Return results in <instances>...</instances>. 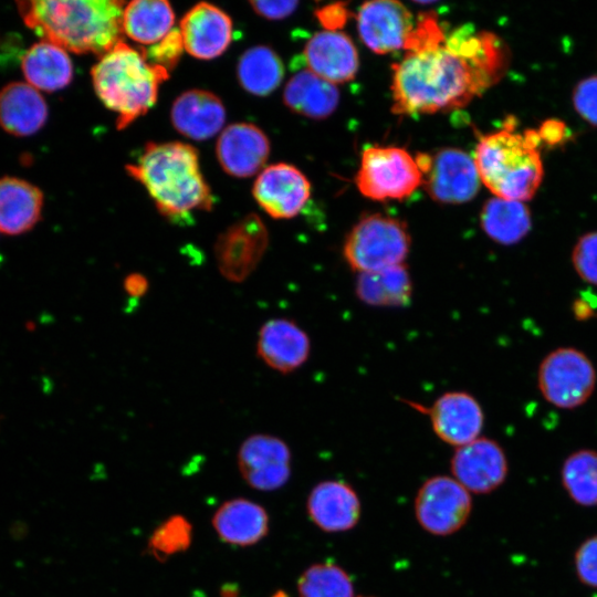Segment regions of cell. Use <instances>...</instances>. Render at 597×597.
I'll return each mask as SVG.
<instances>
[{"label": "cell", "instance_id": "obj_26", "mask_svg": "<svg viewBox=\"0 0 597 597\" xmlns=\"http://www.w3.org/2000/svg\"><path fill=\"white\" fill-rule=\"evenodd\" d=\"M339 98L336 84L307 69L295 73L283 92V101L291 111L314 119L331 116L337 108Z\"/></svg>", "mask_w": 597, "mask_h": 597}, {"label": "cell", "instance_id": "obj_7", "mask_svg": "<svg viewBox=\"0 0 597 597\" xmlns=\"http://www.w3.org/2000/svg\"><path fill=\"white\" fill-rule=\"evenodd\" d=\"M422 172L406 149L373 146L364 149L356 185L373 200L405 199L422 186Z\"/></svg>", "mask_w": 597, "mask_h": 597}, {"label": "cell", "instance_id": "obj_41", "mask_svg": "<svg viewBox=\"0 0 597 597\" xmlns=\"http://www.w3.org/2000/svg\"><path fill=\"white\" fill-rule=\"evenodd\" d=\"M537 133L540 135L541 142L554 146L556 144H559L564 139L566 135V128L562 122L551 119L543 123Z\"/></svg>", "mask_w": 597, "mask_h": 597}, {"label": "cell", "instance_id": "obj_30", "mask_svg": "<svg viewBox=\"0 0 597 597\" xmlns=\"http://www.w3.org/2000/svg\"><path fill=\"white\" fill-rule=\"evenodd\" d=\"M480 221L484 233L503 245L520 242L532 228L531 213L525 203L498 197L485 202Z\"/></svg>", "mask_w": 597, "mask_h": 597}, {"label": "cell", "instance_id": "obj_3", "mask_svg": "<svg viewBox=\"0 0 597 597\" xmlns=\"http://www.w3.org/2000/svg\"><path fill=\"white\" fill-rule=\"evenodd\" d=\"M126 170L171 221L188 222L195 211L212 208L213 196L201 174L198 151L189 144L148 143Z\"/></svg>", "mask_w": 597, "mask_h": 597}, {"label": "cell", "instance_id": "obj_37", "mask_svg": "<svg viewBox=\"0 0 597 597\" xmlns=\"http://www.w3.org/2000/svg\"><path fill=\"white\" fill-rule=\"evenodd\" d=\"M573 104L586 122L597 126V75L578 82L573 92Z\"/></svg>", "mask_w": 597, "mask_h": 597}, {"label": "cell", "instance_id": "obj_44", "mask_svg": "<svg viewBox=\"0 0 597 597\" xmlns=\"http://www.w3.org/2000/svg\"><path fill=\"white\" fill-rule=\"evenodd\" d=\"M359 597H371V596H359Z\"/></svg>", "mask_w": 597, "mask_h": 597}, {"label": "cell", "instance_id": "obj_33", "mask_svg": "<svg viewBox=\"0 0 597 597\" xmlns=\"http://www.w3.org/2000/svg\"><path fill=\"white\" fill-rule=\"evenodd\" d=\"M297 593L298 597H355L350 576L331 561L307 567L297 579Z\"/></svg>", "mask_w": 597, "mask_h": 597}, {"label": "cell", "instance_id": "obj_40", "mask_svg": "<svg viewBox=\"0 0 597 597\" xmlns=\"http://www.w3.org/2000/svg\"><path fill=\"white\" fill-rule=\"evenodd\" d=\"M346 4L345 2H336L325 6L316 10L315 15L326 30L338 31L349 17V10L346 8Z\"/></svg>", "mask_w": 597, "mask_h": 597}, {"label": "cell", "instance_id": "obj_6", "mask_svg": "<svg viewBox=\"0 0 597 597\" xmlns=\"http://www.w3.org/2000/svg\"><path fill=\"white\" fill-rule=\"evenodd\" d=\"M411 244L406 223L373 213L363 217L348 232L343 255L357 274L404 264Z\"/></svg>", "mask_w": 597, "mask_h": 597}, {"label": "cell", "instance_id": "obj_16", "mask_svg": "<svg viewBox=\"0 0 597 597\" xmlns=\"http://www.w3.org/2000/svg\"><path fill=\"white\" fill-rule=\"evenodd\" d=\"M425 411L437 437L455 448L480 437L484 413L479 401L465 391H448Z\"/></svg>", "mask_w": 597, "mask_h": 597}, {"label": "cell", "instance_id": "obj_20", "mask_svg": "<svg viewBox=\"0 0 597 597\" xmlns=\"http://www.w3.org/2000/svg\"><path fill=\"white\" fill-rule=\"evenodd\" d=\"M311 521L328 533L346 532L356 526L360 517V501L356 491L342 480L317 483L306 500Z\"/></svg>", "mask_w": 597, "mask_h": 597}, {"label": "cell", "instance_id": "obj_23", "mask_svg": "<svg viewBox=\"0 0 597 597\" xmlns=\"http://www.w3.org/2000/svg\"><path fill=\"white\" fill-rule=\"evenodd\" d=\"M220 541L239 547L252 546L269 533V515L256 502L237 498L222 503L211 520Z\"/></svg>", "mask_w": 597, "mask_h": 597}, {"label": "cell", "instance_id": "obj_24", "mask_svg": "<svg viewBox=\"0 0 597 597\" xmlns=\"http://www.w3.org/2000/svg\"><path fill=\"white\" fill-rule=\"evenodd\" d=\"M48 105L27 82H13L0 91V126L15 136H29L45 124Z\"/></svg>", "mask_w": 597, "mask_h": 597}, {"label": "cell", "instance_id": "obj_25", "mask_svg": "<svg viewBox=\"0 0 597 597\" xmlns=\"http://www.w3.org/2000/svg\"><path fill=\"white\" fill-rule=\"evenodd\" d=\"M43 195L34 185L14 177L0 178V231L20 234L40 219Z\"/></svg>", "mask_w": 597, "mask_h": 597}, {"label": "cell", "instance_id": "obj_14", "mask_svg": "<svg viewBox=\"0 0 597 597\" xmlns=\"http://www.w3.org/2000/svg\"><path fill=\"white\" fill-rule=\"evenodd\" d=\"M450 468L453 479L475 494H486L498 489L505 481L509 470L502 447L484 437L458 447Z\"/></svg>", "mask_w": 597, "mask_h": 597}, {"label": "cell", "instance_id": "obj_22", "mask_svg": "<svg viewBox=\"0 0 597 597\" xmlns=\"http://www.w3.org/2000/svg\"><path fill=\"white\" fill-rule=\"evenodd\" d=\"M174 127L187 138L206 140L217 135L226 122L221 100L205 90H189L179 95L170 112Z\"/></svg>", "mask_w": 597, "mask_h": 597}, {"label": "cell", "instance_id": "obj_28", "mask_svg": "<svg viewBox=\"0 0 597 597\" xmlns=\"http://www.w3.org/2000/svg\"><path fill=\"white\" fill-rule=\"evenodd\" d=\"M355 292L359 301L378 307H401L410 303L412 281L404 264L357 275Z\"/></svg>", "mask_w": 597, "mask_h": 597}, {"label": "cell", "instance_id": "obj_15", "mask_svg": "<svg viewBox=\"0 0 597 597\" xmlns=\"http://www.w3.org/2000/svg\"><path fill=\"white\" fill-rule=\"evenodd\" d=\"M252 193L269 216L274 219H290L298 214L307 202L311 185L296 167L280 163L260 172Z\"/></svg>", "mask_w": 597, "mask_h": 597}, {"label": "cell", "instance_id": "obj_19", "mask_svg": "<svg viewBox=\"0 0 597 597\" xmlns=\"http://www.w3.org/2000/svg\"><path fill=\"white\" fill-rule=\"evenodd\" d=\"M311 341L306 332L294 321L272 318L260 328L256 354L271 369L290 374L308 358Z\"/></svg>", "mask_w": 597, "mask_h": 597}, {"label": "cell", "instance_id": "obj_1", "mask_svg": "<svg viewBox=\"0 0 597 597\" xmlns=\"http://www.w3.org/2000/svg\"><path fill=\"white\" fill-rule=\"evenodd\" d=\"M392 65V112L421 115L464 107L505 74L507 44L495 33L463 24L446 31L433 12L422 13Z\"/></svg>", "mask_w": 597, "mask_h": 597}, {"label": "cell", "instance_id": "obj_36", "mask_svg": "<svg viewBox=\"0 0 597 597\" xmlns=\"http://www.w3.org/2000/svg\"><path fill=\"white\" fill-rule=\"evenodd\" d=\"M182 49L185 48L180 30L172 29L161 41L142 52L150 63L169 71L178 63Z\"/></svg>", "mask_w": 597, "mask_h": 597}, {"label": "cell", "instance_id": "obj_18", "mask_svg": "<svg viewBox=\"0 0 597 597\" xmlns=\"http://www.w3.org/2000/svg\"><path fill=\"white\" fill-rule=\"evenodd\" d=\"M216 153L222 169L232 177L254 176L266 163L270 142L264 132L250 123H235L220 134Z\"/></svg>", "mask_w": 597, "mask_h": 597}, {"label": "cell", "instance_id": "obj_21", "mask_svg": "<svg viewBox=\"0 0 597 597\" xmlns=\"http://www.w3.org/2000/svg\"><path fill=\"white\" fill-rule=\"evenodd\" d=\"M307 70L333 83H344L357 74V49L345 33L324 30L315 33L305 44Z\"/></svg>", "mask_w": 597, "mask_h": 597}, {"label": "cell", "instance_id": "obj_34", "mask_svg": "<svg viewBox=\"0 0 597 597\" xmlns=\"http://www.w3.org/2000/svg\"><path fill=\"white\" fill-rule=\"evenodd\" d=\"M192 541V525L180 514L166 519L151 533L147 552L159 562L187 551Z\"/></svg>", "mask_w": 597, "mask_h": 597}, {"label": "cell", "instance_id": "obj_9", "mask_svg": "<svg viewBox=\"0 0 597 597\" xmlns=\"http://www.w3.org/2000/svg\"><path fill=\"white\" fill-rule=\"evenodd\" d=\"M422 186L439 203L459 205L470 201L480 189V175L474 159L458 148H442L433 155L418 154Z\"/></svg>", "mask_w": 597, "mask_h": 597}, {"label": "cell", "instance_id": "obj_13", "mask_svg": "<svg viewBox=\"0 0 597 597\" xmlns=\"http://www.w3.org/2000/svg\"><path fill=\"white\" fill-rule=\"evenodd\" d=\"M415 27L412 13L396 0L365 2L357 13V29L362 41L378 54L405 49Z\"/></svg>", "mask_w": 597, "mask_h": 597}, {"label": "cell", "instance_id": "obj_5", "mask_svg": "<svg viewBox=\"0 0 597 597\" xmlns=\"http://www.w3.org/2000/svg\"><path fill=\"white\" fill-rule=\"evenodd\" d=\"M92 81L101 102L117 114L123 129L151 108L168 71L150 63L144 53L123 41L101 55L92 67Z\"/></svg>", "mask_w": 597, "mask_h": 597}, {"label": "cell", "instance_id": "obj_31", "mask_svg": "<svg viewBox=\"0 0 597 597\" xmlns=\"http://www.w3.org/2000/svg\"><path fill=\"white\" fill-rule=\"evenodd\" d=\"M237 75L239 83L247 92L256 96H266L282 82L284 66L271 48L255 45L240 56Z\"/></svg>", "mask_w": 597, "mask_h": 597}, {"label": "cell", "instance_id": "obj_38", "mask_svg": "<svg viewBox=\"0 0 597 597\" xmlns=\"http://www.w3.org/2000/svg\"><path fill=\"white\" fill-rule=\"evenodd\" d=\"M574 562L579 580L586 586L597 588V535L580 544Z\"/></svg>", "mask_w": 597, "mask_h": 597}, {"label": "cell", "instance_id": "obj_29", "mask_svg": "<svg viewBox=\"0 0 597 597\" xmlns=\"http://www.w3.org/2000/svg\"><path fill=\"white\" fill-rule=\"evenodd\" d=\"M174 23V10L165 0H134L124 8L123 32L144 45L161 41Z\"/></svg>", "mask_w": 597, "mask_h": 597}, {"label": "cell", "instance_id": "obj_42", "mask_svg": "<svg viewBox=\"0 0 597 597\" xmlns=\"http://www.w3.org/2000/svg\"><path fill=\"white\" fill-rule=\"evenodd\" d=\"M597 296L590 294H583L578 296L572 304V311L576 320L587 321L596 315L597 310Z\"/></svg>", "mask_w": 597, "mask_h": 597}, {"label": "cell", "instance_id": "obj_17", "mask_svg": "<svg viewBox=\"0 0 597 597\" xmlns=\"http://www.w3.org/2000/svg\"><path fill=\"white\" fill-rule=\"evenodd\" d=\"M179 30L185 50L200 60L220 56L233 36L231 18L207 2L193 6L181 19Z\"/></svg>", "mask_w": 597, "mask_h": 597}, {"label": "cell", "instance_id": "obj_4", "mask_svg": "<svg viewBox=\"0 0 597 597\" xmlns=\"http://www.w3.org/2000/svg\"><path fill=\"white\" fill-rule=\"evenodd\" d=\"M515 119L507 117L501 129L483 135L474 150L481 182L498 198L531 199L543 179L537 130H515Z\"/></svg>", "mask_w": 597, "mask_h": 597}, {"label": "cell", "instance_id": "obj_27", "mask_svg": "<svg viewBox=\"0 0 597 597\" xmlns=\"http://www.w3.org/2000/svg\"><path fill=\"white\" fill-rule=\"evenodd\" d=\"M21 67L27 83L38 91L62 90L73 78V65L66 50L45 40L24 53Z\"/></svg>", "mask_w": 597, "mask_h": 597}, {"label": "cell", "instance_id": "obj_39", "mask_svg": "<svg viewBox=\"0 0 597 597\" xmlns=\"http://www.w3.org/2000/svg\"><path fill=\"white\" fill-rule=\"evenodd\" d=\"M253 10L261 17L270 20H280L291 15L297 8L298 2L293 0L283 1H251Z\"/></svg>", "mask_w": 597, "mask_h": 597}, {"label": "cell", "instance_id": "obj_32", "mask_svg": "<svg viewBox=\"0 0 597 597\" xmlns=\"http://www.w3.org/2000/svg\"><path fill=\"white\" fill-rule=\"evenodd\" d=\"M562 483L575 503L597 505V451L583 449L570 453L562 467Z\"/></svg>", "mask_w": 597, "mask_h": 597}, {"label": "cell", "instance_id": "obj_11", "mask_svg": "<svg viewBox=\"0 0 597 597\" xmlns=\"http://www.w3.org/2000/svg\"><path fill=\"white\" fill-rule=\"evenodd\" d=\"M268 245L265 224L259 216L247 214L217 238L214 256L220 274L230 282H243L258 268Z\"/></svg>", "mask_w": 597, "mask_h": 597}, {"label": "cell", "instance_id": "obj_12", "mask_svg": "<svg viewBox=\"0 0 597 597\" xmlns=\"http://www.w3.org/2000/svg\"><path fill=\"white\" fill-rule=\"evenodd\" d=\"M238 468L244 482L259 491H275L291 476V451L280 438L256 433L248 437L237 454Z\"/></svg>", "mask_w": 597, "mask_h": 597}, {"label": "cell", "instance_id": "obj_10", "mask_svg": "<svg viewBox=\"0 0 597 597\" xmlns=\"http://www.w3.org/2000/svg\"><path fill=\"white\" fill-rule=\"evenodd\" d=\"M471 510L470 492L447 475L426 480L415 498V515L419 525L437 536L458 532L467 523Z\"/></svg>", "mask_w": 597, "mask_h": 597}, {"label": "cell", "instance_id": "obj_35", "mask_svg": "<svg viewBox=\"0 0 597 597\" xmlns=\"http://www.w3.org/2000/svg\"><path fill=\"white\" fill-rule=\"evenodd\" d=\"M572 264L585 282L597 285V231L582 235L572 251Z\"/></svg>", "mask_w": 597, "mask_h": 597}, {"label": "cell", "instance_id": "obj_2", "mask_svg": "<svg viewBox=\"0 0 597 597\" xmlns=\"http://www.w3.org/2000/svg\"><path fill=\"white\" fill-rule=\"evenodd\" d=\"M123 1L38 0L18 2L27 27L42 40L74 53L103 55L122 41Z\"/></svg>", "mask_w": 597, "mask_h": 597}, {"label": "cell", "instance_id": "obj_43", "mask_svg": "<svg viewBox=\"0 0 597 597\" xmlns=\"http://www.w3.org/2000/svg\"><path fill=\"white\" fill-rule=\"evenodd\" d=\"M124 290L132 297H142L148 290V281L140 273H130L124 279Z\"/></svg>", "mask_w": 597, "mask_h": 597}, {"label": "cell", "instance_id": "obj_8", "mask_svg": "<svg viewBox=\"0 0 597 597\" xmlns=\"http://www.w3.org/2000/svg\"><path fill=\"white\" fill-rule=\"evenodd\" d=\"M596 369L582 350L558 347L548 353L538 366L537 386L544 399L561 409L583 406L593 395Z\"/></svg>", "mask_w": 597, "mask_h": 597}]
</instances>
